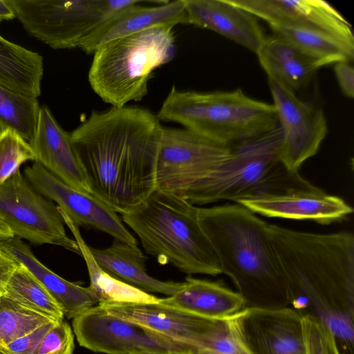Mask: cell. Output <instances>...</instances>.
Instances as JSON below:
<instances>
[{"instance_id": "42", "label": "cell", "mask_w": 354, "mask_h": 354, "mask_svg": "<svg viewBox=\"0 0 354 354\" xmlns=\"http://www.w3.org/2000/svg\"><path fill=\"white\" fill-rule=\"evenodd\" d=\"M0 354H1V353H0Z\"/></svg>"}, {"instance_id": "11", "label": "cell", "mask_w": 354, "mask_h": 354, "mask_svg": "<svg viewBox=\"0 0 354 354\" xmlns=\"http://www.w3.org/2000/svg\"><path fill=\"white\" fill-rule=\"evenodd\" d=\"M279 124L282 130L280 160L291 171L315 156L328 132L323 111L306 103L281 83L269 80Z\"/></svg>"}, {"instance_id": "40", "label": "cell", "mask_w": 354, "mask_h": 354, "mask_svg": "<svg viewBox=\"0 0 354 354\" xmlns=\"http://www.w3.org/2000/svg\"><path fill=\"white\" fill-rule=\"evenodd\" d=\"M15 237L7 225L0 219V241Z\"/></svg>"}, {"instance_id": "31", "label": "cell", "mask_w": 354, "mask_h": 354, "mask_svg": "<svg viewBox=\"0 0 354 354\" xmlns=\"http://www.w3.org/2000/svg\"><path fill=\"white\" fill-rule=\"evenodd\" d=\"M192 354H251L236 326L234 314L218 319Z\"/></svg>"}, {"instance_id": "14", "label": "cell", "mask_w": 354, "mask_h": 354, "mask_svg": "<svg viewBox=\"0 0 354 354\" xmlns=\"http://www.w3.org/2000/svg\"><path fill=\"white\" fill-rule=\"evenodd\" d=\"M234 320L251 354H305L301 317L291 308L245 307Z\"/></svg>"}, {"instance_id": "35", "label": "cell", "mask_w": 354, "mask_h": 354, "mask_svg": "<svg viewBox=\"0 0 354 354\" xmlns=\"http://www.w3.org/2000/svg\"><path fill=\"white\" fill-rule=\"evenodd\" d=\"M57 322H50L5 346H0L1 354H32L46 333Z\"/></svg>"}, {"instance_id": "38", "label": "cell", "mask_w": 354, "mask_h": 354, "mask_svg": "<svg viewBox=\"0 0 354 354\" xmlns=\"http://www.w3.org/2000/svg\"><path fill=\"white\" fill-rule=\"evenodd\" d=\"M15 18L14 12L7 0H0V22Z\"/></svg>"}, {"instance_id": "28", "label": "cell", "mask_w": 354, "mask_h": 354, "mask_svg": "<svg viewBox=\"0 0 354 354\" xmlns=\"http://www.w3.org/2000/svg\"><path fill=\"white\" fill-rule=\"evenodd\" d=\"M40 108L37 97L0 85V131H10L32 144Z\"/></svg>"}, {"instance_id": "17", "label": "cell", "mask_w": 354, "mask_h": 354, "mask_svg": "<svg viewBox=\"0 0 354 354\" xmlns=\"http://www.w3.org/2000/svg\"><path fill=\"white\" fill-rule=\"evenodd\" d=\"M236 203L268 217L313 221L322 225L341 221L353 211L344 199L319 188L242 199Z\"/></svg>"}, {"instance_id": "33", "label": "cell", "mask_w": 354, "mask_h": 354, "mask_svg": "<svg viewBox=\"0 0 354 354\" xmlns=\"http://www.w3.org/2000/svg\"><path fill=\"white\" fill-rule=\"evenodd\" d=\"M301 317L305 354H342L334 335L322 322L310 315Z\"/></svg>"}, {"instance_id": "13", "label": "cell", "mask_w": 354, "mask_h": 354, "mask_svg": "<svg viewBox=\"0 0 354 354\" xmlns=\"http://www.w3.org/2000/svg\"><path fill=\"white\" fill-rule=\"evenodd\" d=\"M73 328L79 344L94 352L131 354L145 350H170L185 353L161 335L111 315L99 305L74 318Z\"/></svg>"}, {"instance_id": "19", "label": "cell", "mask_w": 354, "mask_h": 354, "mask_svg": "<svg viewBox=\"0 0 354 354\" xmlns=\"http://www.w3.org/2000/svg\"><path fill=\"white\" fill-rule=\"evenodd\" d=\"M30 146L35 161L68 185L89 193L70 133L61 127L46 106L40 108L37 129Z\"/></svg>"}, {"instance_id": "2", "label": "cell", "mask_w": 354, "mask_h": 354, "mask_svg": "<svg viewBox=\"0 0 354 354\" xmlns=\"http://www.w3.org/2000/svg\"><path fill=\"white\" fill-rule=\"evenodd\" d=\"M288 307L322 322L341 345L354 342V236L314 233L268 223Z\"/></svg>"}, {"instance_id": "5", "label": "cell", "mask_w": 354, "mask_h": 354, "mask_svg": "<svg viewBox=\"0 0 354 354\" xmlns=\"http://www.w3.org/2000/svg\"><path fill=\"white\" fill-rule=\"evenodd\" d=\"M282 138L279 125L268 132L230 145L227 162L212 176L189 191L185 198L197 206L317 189L299 171H289L281 162Z\"/></svg>"}, {"instance_id": "27", "label": "cell", "mask_w": 354, "mask_h": 354, "mask_svg": "<svg viewBox=\"0 0 354 354\" xmlns=\"http://www.w3.org/2000/svg\"><path fill=\"white\" fill-rule=\"evenodd\" d=\"M276 35L288 41L322 66L341 61L351 62L354 46L325 31L305 26L270 24Z\"/></svg>"}, {"instance_id": "10", "label": "cell", "mask_w": 354, "mask_h": 354, "mask_svg": "<svg viewBox=\"0 0 354 354\" xmlns=\"http://www.w3.org/2000/svg\"><path fill=\"white\" fill-rule=\"evenodd\" d=\"M0 219L15 237L80 255L76 241L67 236L58 207L37 192L19 169L0 186Z\"/></svg>"}, {"instance_id": "20", "label": "cell", "mask_w": 354, "mask_h": 354, "mask_svg": "<svg viewBox=\"0 0 354 354\" xmlns=\"http://www.w3.org/2000/svg\"><path fill=\"white\" fill-rule=\"evenodd\" d=\"M188 24L211 30L257 53L266 36L257 17L229 0H183Z\"/></svg>"}, {"instance_id": "22", "label": "cell", "mask_w": 354, "mask_h": 354, "mask_svg": "<svg viewBox=\"0 0 354 354\" xmlns=\"http://www.w3.org/2000/svg\"><path fill=\"white\" fill-rule=\"evenodd\" d=\"M160 304L199 317L220 319L245 306L243 297L223 283L187 277L173 295L159 298Z\"/></svg>"}, {"instance_id": "29", "label": "cell", "mask_w": 354, "mask_h": 354, "mask_svg": "<svg viewBox=\"0 0 354 354\" xmlns=\"http://www.w3.org/2000/svg\"><path fill=\"white\" fill-rule=\"evenodd\" d=\"M3 295L53 320L64 319L61 308L46 288L21 263L9 279Z\"/></svg>"}, {"instance_id": "24", "label": "cell", "mask_w": 354, "mask_h": 354, "mask_svg": "<svg viewBox=\"0 0 354 354\" xmlns=\"http://www.w3.org/2000/svg\"><path fill=\"white\" fill-rule=\"evenodd\" d=\"M256 54L268 80L293 91L304 87L322 67L317 61L276 35L266 37Z\"/></svg>"}, {"instance_id": "34", "label": "cell", "mask_w": 354, "mask_h": 354, "mask_svg": "<svg viewBox=\"0 0 354 354\" xmlns=\"http://www.w3.org/2000/svg\"><path fill=\"white\" fill-rule=\"evenodd\" d=\"M74 336L71 326L58 321L40 341L32 354H73Z\"/></svg>"}, {"instance_id": "39", "label": "cell", "mask_w": 354, "mask_h": 354, "mask_svg": "<svg viewBox=\"0 0 354 354\" xmlns=\"http://www.w3.org/2000/svg\"><path fill=\"white\" fill-rule=\"evenodd\" d=\"M131 354H187L183 352H179L170 350H145L134 352Z\"/></svg>"}, {"instance_id": "1", "label": "cell", "mask_w": 354, "mask_h": 354, "mask_svg": "<svg viewBox=\"0 0 354 354\" xmlns=\"http://www.w3.org/2000/svg\"><path fill=\"white\" fill-rule=\"evenodd\" d=\"M161 128L146 109L92 111L70 133L89 194L121 214L145 200L156 189Z\"/></svg>"}, {"instance_id": "8", "label": "cell", "mask_w": 354, "mask_h": 354, "mask_svg": "<svg viewBox=\"0 0 354 354\" xmlns=\"http://www.w3.org/2000/svg\"><path fill=\"white\" fill-rule=\"evenodd\" d=\"M137 0H7L32 37L53 49L78 48L112 15Z\"/></svg>"}, {"instance_id": "15", "label": "cell", "mask_w": 354, "mask_h": 354, "mask_svg": "<svg viewBox=\"0 0 354 354\" xmlns=\"http://www.w3.org/2000/svg\"><path fill=\"white\" fill-rule=\"evenodd\" d=\"M99 306L111 315L161 335L187 354L194 353L201 337L218 320L199 317L159 301L115 303Z\"/></svg>"}, {"instance_id": "9", "label": "cell", "mask_w": 354, "mask_h": 354, "mask_svg": "<svg viewBox=\"0 0 354 354\" xmlns=\"http://www.w3.org/2000/svg\"><path fill=\"white\" fill-rule=\"evenodd\" d=\"M230 146L185 128L162 126L156 161V189L185 198L227 162Z\"/></svg>"}, {"instance_id": "36", "label": "cell", "mask_w": 354, "mask_h": 354, "mask_svg": "<svg viewBox=\"0 0 354 354\" xmlns=\"http://www.w3.org/2000/svg\"><path fill=\"white\" fill-rule=\"evenodd\" d=\"M334 72L343 94L349 98L354 97V68L349 61L335 64Z\"/></svg>"}, {"instance_id": "23", "label": "cell", "mask_w": 354, "mask_h": 354, "mask_svg": "<svg viewBox=\"0 0 354 354\" xmlns=\"http://www.w3.org/2000/svg\"><path fill=\"white\" fill-rule=\"evenodd\" d=\"M90 251L96 262L115 278L147 293L173 295L183 282L163 281L150 276L145 266V257L138 247L118 239L106 248L92 247Z\"/></svg>"}, {"instance_id": "32", "label": "cell", "mask_w": 354, "mask_h": 354, "mask_svg": "<svg viewBox=\"0 0 354 354\" xmlns=\"http://www.w3.org/2000/svg\"><path fill=\"white\" fill-rule=\"evenodd\" d=\"M28 160H35L34 151L29 143L10 131L0 135V186L20 166Z\"/></svg>"}, {"instance_id": "41", "label": "cell", "mask_w": 354, "mask_h": 354, "mask_svg": "<svg viewBox=\"0 0 354 354\" xmlns=\"http://www.w3.org/2000/svg\"><path fill=\"white\" fill-rule=\"evenodd\" d=\"M1 131H0V135H1Z\"/></svg>"}, {"instance_id": "7", "label": "cell", "mask_w": 354, "mask_h": 354, "mask_svg": "<svg viewBox=\"0 0 354 354\" xmlns=\"http://www.w3.org/2000/svg\"><path fill=\"white\" fill-rule=\"evenodd\" d=\"M176 53L173 28L157 27L109 41L93 54L88 80L102 101L123 107L148 93L152 73Z\"/></svg>"}, {"instance_id": "30", "label": "cell", "mask_w": 354, "mask_h": 354, "mask_svg": "<svg viewBox=\"0 0 354 354\" xmlns=\"http://www.w3.org/2000/svg\"><path fill=\"white\" fill-rule=\"evenodd\" d=\"M53 321L4 295L0 296V346L7 345Z\"/></svg>"}, {"instance_id": "26", "label": "cell", "mask_w": 354, "mask_h": 354, "mask_svg": "<svg viewBox=\"0 0 354 354\" xmlns=\"http://www.w3.org/2000/svg\"><path fill=\"white\" fill-rule=\"evenodd\" d=\"M44 73L43 58L0 35V85L38 97Z\"/></svg>"}, {"instance_id": "16", "label": "cell", "mask_w": 354, "mask_h": 354, "mask_svg": "<svg viewBox=\"0 0 354 354\" xmlns=\"http://www.w3.org/2000/svg\"><path fill=\"white\" fill-rule=\"evenodd\" d=\"M255 17L270 24L305 26L328 32L354 46L349 22L322 0H229Z\"/></svg>"}, {"instance_id": "4", "label": "cell", "mask_w": 354, "mask_h": 354, "mask_svg": "<svg viewBox=\"0 0 354 354\" xmlns=\"http://www.w3.org/2000/svg\"><path fill=\"white\" fill-rule=\"evenodd\" d=\"M199 207L156 189L142 203L121 214L145 251L187 274L217 276L221 268L198 218Z\"/></svg>"}, {"instance_id": "6", "label": "cell", "mask_w": 354, "mask_h": 354, "mask_svg": "<svg viewBox=\"0 0 354 354\" xmlns=\"http://www.w3.org/2000/svg\"><path fill=\"white\" fill-rule=\"evenodd\" d=\"M156 116L229 146L279 125L273 104L251 98L239 88L202 93L173 85Z\"/></svg>"}, {"instance_id": "37", "label": "cell", "mask_w": 354, "mask_h": 354, "mask_svg": "<svg viewBox=\"0 0 354 354\" xmlns=\"http://www.w3.org/2000/svg\"><path fill=\"white\" fill-rule=\"evenodd\" d=\"M19 265V262L0 247V296L3 294L9 279Z\"/></svg>"}, {"instance_id": "12", "label": "cell", "mask_w": 354, "mask_h": 354, "mask_svg": "<svg viewBox=\"0 0 354 354\" xmlns=\"http://www.w3.org/2000/svg\"><path fill=\"white\" fill-rule=\"evenodd\" d=\"M24 176L37 192L55 202L77 227L96 230L138 245L117 213L92 194L68 185L37 161L25 168Z\"/></svg>"}, {"instance_id": "3", "label": "cell", "mask_w": 354, "mask_h": 354, "mask_svg": "<svg viewBox=\"0 0 354 354\" xmlns=\"http://www.w3.org/2000/svg\"><path fill=\"white\" fill-rule=\"evenodd\" d=\"M200 224L245 307H288L268 223L239 203L199 207Z\"/></svg>"}, {"instance_id": "25", "label": "cell", "mask_w": 354, "mask_h": 354, "mask_svg": "<svg viewBox=\"0 0 354 354\" xmlns=\"http://www.w3.org/2000/svg\"><path fill=\"white\" fill-rule=\"evenodd\" d=\"M64 223L74 236L87 267L88 286L98 305L115 303H158L159 298L115 278L105 271L95 260L89 246L77 227L58 207Z\"/></svg>"}, {"instance_id": "21", "label": "cell", "mask_w": 354, "mask_h": 354, "mask_svg": "<svg viewBox=\"0 0 354 354\" xmlns=\"http://www.w3.org/2000/svg\"><path fill=\"white\" fill-rule=\"evenodd\" d=\"M0 247L43 284L67 319H74L98 305L88 287L68 281L51 271L35 257L20 239L1 240Z\"/></svg>"}, {"instance_id": "18", "label": "cell", "mask_w": 354, "mask_h": 354, "mask_svg": "<svg viewBox=\"0 0 354 354\" xmlns=\"http://www.w3.org/2000/svg\"><path fill=\"white\" fill-rule=\"evenodd\" d=\"M134 3L120 10L105 20L80 44L79 48L93 55L104 44L157 27L174 28L178 24H188L183 0L160 1L156 5Z\"/></svg>"}]
</instances>
